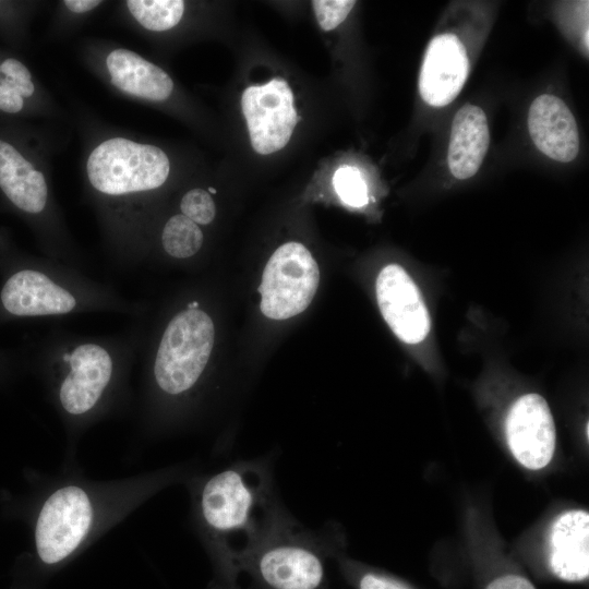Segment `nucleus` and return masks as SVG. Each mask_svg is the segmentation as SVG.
<instances>
[{"mask_svg": "<svg viewBox=\"0 0 589 589\" xmlns=\"http://www.w3.org/2000/svg\"><path fill=\"white\" fill-rule=\"evenodd\" d=\"M214 345L212 316L197 300L187 302L165 324L149 353L154 388L168 398L190 393L203 376Z\"/></svg>", "mask_w": 589, "mask_h": 589, "instance_id": "7", "label": "nucleus"}, {"mask_svg": "<svg viewBox=\"0 0 589 589\" xmlns=\"http://www.w3.org/2000/svg\"><path fill=\"white\" fill-rule=\"evenodd\" d=\"M109 82L120 92L145 100L163 101L170 97L173 82L160 67L128 48H115L105 58Z\"/></svg>", "mask_w": 589, "mask_h": 589, "instance_id": "16", "label": "nucleus"}, {"mask_svg": "<svg viewBox=\"0 0 589 589\" xmlns=\"http://www.w3.org/2000/svg\"><path fill=\"white\" fill-rule=\"evenodd\" d=\"M356 4L349 0H314L312 7L323 31L336 28L348 16Z\"/></svg>", "mask_w": 589, "mask_h": 589, "instance_id": "23", "label": "nucleus"}, {"mask_svg": "<svg viewBox=\"0 0 589 589\" xmlns=\"http://www.w3.org/2000/svg\"><path fill=\"white\" fill-rule=\"evenodd\" d=\"M490 132L484 111L464 105L452 123L447 163L452 175L465 180L477 173L489 148Z\"/></svg>", "mask_w": 589, "mask_h": 589, "instance_id": "17", "label": "nucleus"}, {"mask_svg": "<svg viewBox=\"0 0 589 589\" xmlns=\"http://www.w3.org/2000/svg\"><path fill=\"white\" fill-rule=\"evenodd\" d=\"M0 194L36 233L47 257L83 271L85 260L65 237L45 172L21 135L0 129Z\"/></svg>", "mask_w": 589, "mask_h": 589, "instance_id": "5", "label": "nucleus"}, {"mask_svg": "<svg viewBox=\"0 0 589 589\" xmlns=\"http://www.w3.org/2000/svg\"><path fill=\"white\" fill-rule=\"evenodd\" d=\"M375 290L381 314L400 340L416 345L426 338L431 329L429 310L420 289L402 266L383 267Z\"/></svg>", "mask_w": 589, "mask_h": 589, "instance_id": "12", "label": "nucleus"}, {"mask_svg": "<svg viewBox=\"0 0 589 589\" xmlns=\"http://www.w3.org/2000/svg\"><path fill=\"white\" fill-rule=\"evenodd\" d=\"M505 431L513 456L524 467L538 470L550 464L556 430L550 407L541 395L529 393L519 397L507 413Z\"/></svg>", "mask_w": 589, "mask_h": 589, "instance_id": "11", "label": "nucleus"}, {"mask_svg": "<svg viewBox=\"0 0 589 589\" xmlns=\"http://www.w3.org/2000/svg\"><path fill=\"white\" fill-rule=\"evenodd\" d=\"M203 243L201 227L181 213L170 216L160 231L161 249L171 259H191L199 253Z\"/></svg>", "mask_w": 589, "mask_h": 589, "instance_id": "19", "label": "nucleus"}, {"mask_svg": "<svg viewBox=\"0 0 589 589\" xmlns=\"http://www.w3.org/2000/svg\"><path fill=\"white\" fill-rule=\"evenodd\" d=\"M320 283L317 263L299 242L280 245L269 257L260 286L261 311L273 320H287L312 302Z\"/></svg>", "mask_w": 589, "mask_h": 589, "instance_id": "8", "label": "nucleus"}, {"mask_svg": "<svg viewBox=\"0 0 589 589\" xmlns=\"http://www.w3.org/2000/svg\"><path fill=\"white\" fill-rule=\"evenodd\" d=\"M62 3L70 12L83 14L98 8L103 2L99 0H65Z\"/></svg>", "mask_w": 589, "mask_h": 589, "instance_id": "27", "label": "nucleus"}, {"mask_svg": "<svg viewBox=\"0 0 589 589\" xmlns=\"http://www.w3.org/2000/svg\"><path fill=\"white\" fill-rule=\"evenodd\" d=\"M359 589H410L402 582L382 574L364 573L358 581Z\"/></svg>", "mask_w": 589, "mask_h": 589, "instance_id": "25", "label": "nucleus"}, {"mask_svg": "<svg viewBox=\"0 0 589 589\" xmlns=\"http://www.w3.org/2000/svg\"><path fill=\"white\" fill-rule=\"evenodd\" d=\"M284 510L267 461H239L205 481L199 513L224 589H238L244 560Z\"/></svg>", "mask_w": 589, "mask_h": 589, "instance_id": "3", "label": "nucleus"}, {"mask_svg": "<svg viewBox=\"0 0 589 589\" xmlns=\"http://www.w3.org/2000/svg\"><path fill=\"white\" fill-rule=\"evenodd\" d=\"M94 520L93 503L85 490L67 485L47 497L39 512L35 543L48 565L69 557L86 539Z\"/></svg>", "mask_w": 589, "mask_h": 589, "instance_id": "9", "label": "nucleus"}, {"mask_svg": "<svg viewBox=\"0 0 589 589\" xmlns=\"http://www.w3.org/2000/svg\"><path fill=\"white\" fill-rule=\"evenodd\" d=\"M169 173L167 154L153 144L113 136L89 152L86 178L101 216L108 251L118 267H136L144 259L143 202L164 185Z\"/></svg>", "mask_w": 589, "mask_h": 589, "instance_id": "1", "label": "nucleus"}, {"mask_svg": "<svg viewBox=\"0 0 589 589\" xmlns=\"http://www.w3.org/2000/svg\"><path fill=\"white\" fill-rule=\"evenodd\" d=\"M19 356L21 354L0 349V370L10 366L14 362V359Z\"/></svg>", "mask_w": 589, "mask_h": 589, "instance_id": "28", "label": "nucleus"}, {"mask_svg": "<svg viewBox=\"0 0 589 589\" xmlns=\"http://www.w3.org/2000/svg\"><path fill=\"white\" fill-rule=\"evenodd\" d=\"M469 74V59L459 38L445 33L435 36L424 53L419 93L430 106L443 107L460 93Z\"/></svg>", "mask_w": 589, "mask_h": 589, "instance_id": "13", "label": "nucleus"}, {"mask_svg": "<svg viewBox=\"0 0 589 589\" xmlns=\"http://www.w3.org/2000/svg\"><path fill=\"white\" fill-rule=\"evenodd\" d=\"M549 564L555 576L580 581L589 575V514L574 509L560 515L549 533Z\"/></svg>", "mask_w": 589, "mask_h": 589, "instance_id": "15", "label": "nucleus"}, {"mask_svg": "<svg viewBox=\"0 0 589 589\" xmlns=\"http://www.w3.org/2000/svg\"><path fill=\"white\" fill-rule=\"evenodd\" d=\"M486 589H536L526 578L517 575H505L490 582Z\"/></svg>", "mask_w": 589, "mask_h": 589, "instance_id": "26", "label": "nucleus"}, {"mask_svg": "<svg viewBox=\"0 0 589 589\" xmlns=\"http://www.w3.org/2000/svg\"><path fill=\"white\" fill-rule=\"evenodd\" d=\"M328 532L302 527L286 509L242 564L257 589H324Z\"/></svg>", "mask_w": 589, "mask_h": 589, "instance_id": "6", "label": "nucleus"}, {"mask_svg": "<svg viewBox=\"0 0 589 589\" xmlns=\"http://www.w3.org/2000/svg\"><path fill=\"white\" fill-rule=\"evenodd\" d=\"M36 95V83L28 67L15 56L0 51V115L26 113Z\"/></svg>", "mask_w": 589, "mask_h": 589, "instance_id": "18", "label": "nucleus"}, {"mask_svg": "<svg viewBox=\"0 0 589 589\" xmlns=\"http://www.w3.org/2000/svg\"><path fill=\"white\" fill-rule=\"evenodd\" d=\"M125 7L143 28L164 32L181 21L185 3L181 0H128Z\"/></svg>", "mask_w": 589, "mask_h": 589, "instance_id": "20", "label": "nucleus"}, {"mask_svg": "<svg viewBox=\"0 0 589 589\" xmlns=\"http://www.w3.org/2000/svg\"><path fill=\"white\" fill-rule=\"evenodd\" d=\"M137 324L125 333L88 336L52 329L34 354L64 416L84 420L100 409L137 357Z\"/></svg>", "mask_w": 589, "mask_h": 589, "instance_id": "4", "label": "nucleus"}, {"mask_svg": "<svg viewBox=\"0 0 589 589\" xmlns=\"http://www.w3.org/2000/svg\"><path fill=\"white\" fill-rule=\"evenodd\" d=\"M180 213L197 224L209 225L216 216V205L211 193L202 188L187 191L179 203Z\"/></svg>", "mask_w": 589, "mask_h": 589, "instance_id": "22", "label": "nucleus"}, {"mask_svg": "<svg viewBox=\"0 0 589 589\" xmlns=\"http://www.w3.org/2000/svg\"><path fill=\"white\" fill-rule=\"evenodd\" d=\"M333 184L344 203L353 207L366 204V185L357 168L342 166L337 169L333 177Z\"/></svg>", "mask_w": 589, "mask_h": 589, "instance_id": "21", "label": "nucleus"}, {"mask_svg": "<svg viewBox=\"0 0 589 589\" xmlns=\"http://www.w3.org/2000/svg\"><path fill=\"white\" fill-rule=\"evenodd\" d=\"M288 83L274 77L263 85L247 87L241 107L253 149L268 155L284 148L299 121Z\"/></svg>", "mask_w": 589, "mask_h": 589, "instance_id": "10", "label": "nucleus"}, {"mask_svg": "<svg viewBox=\"0 0 589 589\" xmlns=\"http://www.w3.org/2000/svg\"><path fill=\"white\" fill-rule=\"evenodd\" d=\"M25 13L22 3L0 1V34L10 40H17L22 34Z\"/></svg>", "mask_w": 589, "mask_h": 589, "instance_id": "24", "label": "nucleus"}, {"mask_svg": "<svg viewBox=\"0 0 589 589\" xmlns=\"http://www.w3.org/2000/svg\"><path fill=\"white\" fill-rule=\"evenodd\" d=\"M93 312L137 320L144 311L137 300L124 298L79 268L21 252L0 229V325Z\"/></svg>", "mask_w": 589, "mask_h": 589, "instance_id": "2", "label": "nucleus"}, {"mask_svg": "<svg viewBox=\"0 0 589 589\" xmlns=\"http://www.w3.org/2000/svg\"><path fill=\"white\" fill-rule=\"evenodd\" d=\"M528 130L537 148L548 157L569 163L579 151L576 120L558 97L551 94L538 96L528 112Z\"/></svg>", "mask_w": 589, "mask_h": 589, "instance_id": "14", "label": "nucleus"}]
</instances>
